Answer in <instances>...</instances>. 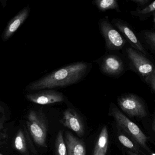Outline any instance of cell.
<instances>
[{"label":"cell","mask_w":155,"mask_h":155,"mask_svg":"<svg viewBox=\"0 0 155 155\" xmlns=\"http://www.w3.org/2000/svg\"><path fill=\"white\" fill-rule=\"evenodd\" d=\"M91 65L85 62H77L68 65L29 84L27 91L63 87L78 83L86 76Z\"/></svg>","instance_id":"1"},{"label":"cell","mask_w":155,"mask_h":155,"mask_svg":"<svg viewBox=\"0 0 155 155\" xmlns=\"http://www.w3.org/2000/svg\"><path fill=\"white\" fill-rule=\"evenodd\" d=\"M26 124L27 130L34 143L39 147L47 148L49 123L43 110L42 109L30 110Z\"/></svg>","instance_id":"2"},{"label":"cell","mask_w":155,"mask_h":155,"mask_svg":"<svg viewBox=\"0 0 155 155\" xmlns=\"http://www.w3.org/2000/svg\"><path fill=\"white\" fill-rule=\"evenodd\" d=\"M111 115L120 127L129 134L140 145L144 147H147V137L137 125L131 121L117 108H112Z\"/></svg>","instance_id":"3"},{"label":"cell","mask_w":155,"mask_h":155,"mask_svg":"<svg viewBox=\"0 0 155 155\" xmlns=\"http://www.w3.org/2000/svg\"><path fill=\"white\" fill-rule=\"evenodd\" d=\"M120 108L129 116L143 118L147 116L144 104L137 96L132 94L122 96L118 100Z\"/></svg>","instance_id":"4"},{"label":"cell","mask_w":155,"mask_h":155,"mask_svg":"<svg viewBox=\"0 0 155 155\" xmlns=\"http://www.w3.org/2000/svg\"><path fill=\"white\" fill-rule=\"evenodd\" d=\"M100 28L108 48L120 50L124 47L126 41L107 20H102L100 22Z\"/></svg>","instance_id":"5"},{"label":"cell","mask_w":155,"mask_h":155,"mask_svg":"<svg viewBox=\"0 0 155 155\" xmlns=\"http://www.w3.org/2000/svg\"><path fill=\"white\" fill-rule=\"evenodd\" d=\"M60 122L65 127L75 132L78 137H82L85 135L84 121L74 109L68 108L65 110Z\"/></svg>","instance_id":"6"},{"label":"cell","mask_w":155,"mask_h":155,"mask_svg":"<svg viewBox=\"0 0 155 155\" xmlns=\"http://www.w3.org/2000/svg\"><path fill=\"white\" fill-rule=\"evenodd\" d=\"M126 51L129 59L136 70L145 79L154 71L155 66L136 50L132 48H128Z\"/></svg>","instance_id":"7"},{"label":"cell","mask_w":155,"mask_h":155,"mask_svg":"<svg viewBox=\"0 0 155 155\" xmlns=\"http://www.w3.org/2000/svg\"><path fill=\"white\" fill-rule=\"evenodd\" d=\"M27 100L32 103L46 105L63 102L65 100L62 93L56 91L48 90L26 95Z\"/></svg>","instance_id":"8"},{"label":"cell","mask_w":155,"mask_h":155,"mask_svg":"<svg viewBox=\"0 0 155 155\" xmlns=\"http://www.w3.org/2000/svg\"><path fill=\"white\" fill-rule=\"evenodd\" d=\"M32 139L27 127L21 128L18 130L13 141L15 149L22 155H30V152L37 153L32 143Z\"/></svg>","instance_id":"9"},{"label":"cell","mask_w":155,"mask_h":155,"mask_svg":"<svg viewBox=\"0 0 155 155\" xmlns=\"http://www.w3.org/2000/svg\"><path fill=\"white\" fill-rule=\"evenodd\" d=\"M30 12V8L27 7L21 11L9 22L2 33L3 41L8 40L27 19Z\"/></svg>","instance_id":"10"},{"label":"cell","mask_w":155,"mask_h":155,"mask_svg":"<svg viewBox=\"0 0 155 155\" xmlns=\"http://www.w3.org/2000/svg\"><path fill=\"white\" fill-rule=\"evenodd\" d=\"M64 140L67 146L68 155H87L86 144L82 140L80 139L68 131L65 132Z\"/></svg>","instance_id":"11"},{"label":"cell","mask_w":155,"mask_h":155,"mask_svg":"<svg viewBox=\"0 0 155 155\" xmlns=\"http://www.w3.org/2000/svg\"><path fill=\"white\" fill-rule=\"evenodd\" d=\"M122 61L115 56L109 55L103 59L101 64L102 72L108 75H115L118 74L123 69Z\"/></svg>","instance_id":"12"},{"label":"cell","mask_w":155,"mask_h":155,"mask_svg":"<svg viewBox=\"0 0 155 155\" xmlns=\"http://www.w3.org/2000/svg\"><path fill=\"white\" fill-rule=\"evenodd\" d=\"M116 27L125 37L127 41L133 48L143 53H146V51L142 44L133 31L127 25L120 21L115 22Z\"/></svg>","instance_id":"13"},{"label":"cell","mask_w":155,"mask_h":155,"mask_svg":"<svg viewBox=\"0 0 155 155\" xmlns=\"http://www.w3.org/2000/svg\"><path fill=\"white\" fill-rule=\"evenodd\" d=\"M108 145V132L107 127L102 128L95 145L93 155H106Z\"/></svg>","instance_id":"14"},{"label":"cell","mask_w":155,"mask_h":155,"mask_svg":"<svg viewBox=\"0 0 155 155\" xmlns=\"http://www.w3.org/2000/svg\"><path fill=\"white\" fill-rule=\"evenodd\" d=\"M55 152V155H68V150L63 136V130H59L56 136Z\"/></svg>","instance_id":"15"},{"label":"cell","mask_w":155,"mask_h":155,"mask_svg":"<svg viewBox=\"0 0 155 155\" xmlns=\"http://www.w3.org/2000/svg\"><path fill=\"white\" fill-rule=\"evenodd\" d=\"M94 4L102 12L109 10L119 11V6L116 0H97L94 2Z\"/></svg>","instance_id":"16"},{"label":"cell","mask_w":155,"mask_h":155,"mask_svg":"<svg viewBox=\"0 0 155 155\" xmlns=\"http://www.w3.org/2000/svg\"><path fill=\"white\" fill-rule=\"evenodd\" d=\"M4 104L2 102L0 104V130L3 129L5 127V124L8 120L7 113Z\"/></svg>","instance_id":"17"},{"label":"cell","mask_w":155,"mask_h":155,"mask_svg":"<svg viewBox=\"0 0 155 155\" xmlns=\"http://www.w3.org/2000/svg\"><path fill=\"white\" fill-rule=\"evenodd\" d=\"M118 139L120 142L126 147L131 149H134V145L131 142V140L128 138L126 136L123 135H119L118 137Z\"/></svg>","instance_id":"18"},{"label":"cell","mask_w":155,"mask_h":155,"mask_svg":"<svg viewBox=\"0 0 155 155\" xmlns=\"http://www.w3.org/2000/svg\"><path fill=\"white\" fill-rule=\"evenodd\" d=\"M144 35L147 41L155 49V32L147 31Z\"/></svg>","instance_id":"19"},{"label":"cell","mask_w":155,"mask_h":155,"mask_svg":"<svg viewBox=\"0 0 155 155\" xmlns=\"http://www.w3.org/2000/svg\"><path fill=\"white\" fill-rule=\"evenodd\" d=\"M155 11V1L153 2L151 4L149 5L147 7L137 12L138 15H145L148 13H150L152 12Z\"/></svg>","instance_id":"20"},{"label":"cell","mask_w":155,"mask_h":155,"mask_svg":"<svg viewBox=\"0 0 155 155\" xmlns=\"http://www.w3.org/2000/svg\"><path fill=\"white\" fill-rule=\"evenodd\" d=\"M0 132V146L1 147H2L6 143V141L8 140V130L4 128Z\"/></svg>","instance_id":"21"},{"label":"cell","mask_w":155,"mask_h":155,"mask_svg":"<svg viewBox=\"0 0 155 155\" xmlns=\"http://www.w3.org/2000/svg\"><path fill=\"white\" fill-rule=\"evenodd\" d=\"M145 81L155 91V68L153 72L145 79Z\"/></svg>","instance_id":"22"},{"label":"cell","mask_w":155,"mask_h":155,"mask_svg":"<svg viewBox=\"0 0 155 155\" xmlns=\"http://www.w3.org/2000/svg\"><path fill=\"white\" fill-rule=\"evenodd\" d=\"M132 1L140 6H144L150 2L149 0H132Z\"/></svg>","instance_id":"23"},{"label":"cell","mask_w":155,"mask_h":155,"mask_svg":"<svg viewBox=\"0 0 155 155\" xmlns=\"http://www.w3.org/2000/svg\"><path fill=\"white\" fill-rule=\"evenodd\" d=\"M128 153L129 155H139L134 152H132V151H129Z\"/></svg>","instance_id":"24"},{"label":"cell","mask_w":155,"mask_h":155,"mask_svg":"<svg viewBox=\"0 0 155 155\" xmlns=\"http://www.w3.org/2000/svg\"><path fill=\"white\" fill-rule=\"evenodd\" d=\"M154 130H155V119H154Z\"/></svg>","instance_id":"25"},{"label":"cell","mask_w":155,"mask_h":155,"mask_svg":"<svg viewBox=\"0 0 155 155\" xmlns=\"http://www.w3.org/2000/svg\"><path fill=\"white\" fill-rule=\"evenodd\" d=\"M0 155H2V154H0Z\"/></svg>","instance_id":"26"}]
</instances>
